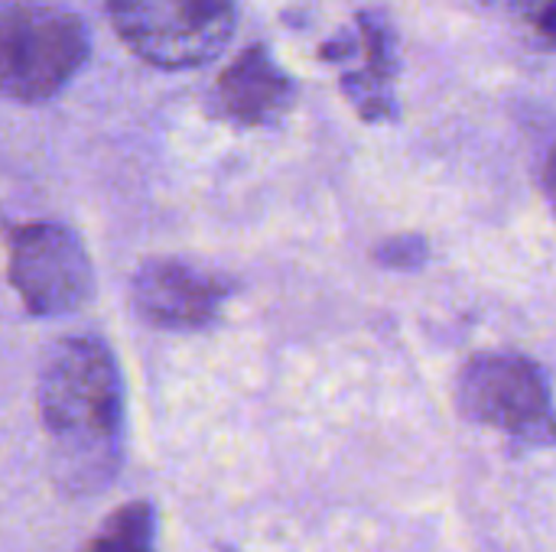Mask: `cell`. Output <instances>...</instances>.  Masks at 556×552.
<instances>
[{
    "label": "cell",
    "mask_w": 556,
    "mask_h": 552,
    "mask_svg": "<svg viewBox=\"0 0 556 552\" xmlns=\"http://www.w3.org/2000/svg\"><path fill=\"white\" fill-rule=\"evenodd\" d=\"M36 407L59 485L75 495L104 488L124 442V384L111 348L91 335L55 342L39 368Z\"/></svg>",
    "instance_id": "6da1fadb"
},
{
    "label": "cell",
    "mask_w": 556,
    "mask_h": 552,
    "mask_svg": "<svg viewBox=\"0 0 556 552\" xmlns=\"http://www.w3.org/2000/svg\"><path fill=\"white\" fill-rule=\"evenodd\" d=\"M88 59L85 23L39 0H7L0 13L3 91L13 101L39 104L55 98Z\"/></svg>",
    "instance_id": "7a4b0ae2"
},
{
    "label": "cell",
    "mask_w": 556,
    "mask_h": 552,
    "mask_svg": "<svg viewBox=\"0 0 556 552\" xmlns=\"http://www.w3.org/2000/svg\"><path fill=\"white\" fill-rule=\"evenodd\" d=\"M121 42L156 68H195L235 33V0H108Z\"/></svg>",
    "instance_id": "3957f363"
},
{
    "label": "cell",
    "mask_w": 556,
    "mask_h": 552,
    "mask_svg": "<svg viewBox=\"0 0 556 552\" xmlns=\"http://www.w3.org/2000/svg\"><path fill=\"white\" fill-rule=\"evenodd\" d=\"M459 407L472 423L531 446H556V410L538 364L521 355H476L459 374Z\"/></svg>",
    "instance_id": "277c9868"
},
{
    "label": "cell",
    "mask_w": 556,
    "mask_h": 552,
    "mask_svg": "<svg viewBox=\"0 0 556 552\" xmlns=\"http://www.w3.org/2000/svg\"><path fill=\"white\" fill-rule=\"evenodd\" d=\"M10 283L20 303L39 316H68L94 293V270L81 238L59 221H26L7 241Z\"/></svg>",
    "instance_id": "5b68a950"
},
{
    "label": "cell",
    "mask_w": 556,
    "mask_h": 552,
    "mask_svg": "<svg viewBox=\"0 0 556 552\" xmlns=\"http://www.w3.org/2000/svg\"><path fill=\"white\" fill-rule=\"evenodd\" d=\"M228 293L231 283L225 277L169 257L147 260L130 283V299L137 312L169 332L205 329L208 322H215Z\"/></svg>",
    "instance_id": "8992f818"
},
{
    "label": "cell",
    "mask_w": 556,
    "mask_h": 552,
    "mask_svg": "<svg viewBox=\"0 0 556 552\" xmlns=\"http://www.w3.org/2000/svg\"><path fill=\"white\" fill-rule=\"evenodd\" d=\"M293 81L264 46L244 49L215 81L212 111L238 127L280 120L293 104Z\"/></svg>",
    "instance_id": "52a82bcc"
},
{
    "label": "cell",
    "mask_w": 556,
    "mask_h": 552,
    "mask_svg": "<svg viewBox=\"0 0 556 552\" xmlns=\"http://www.w3.org/2000/svg\"><path fill=\"white\" fill-rule=\"evenodd\" d=\"M362 26V42H365V72L358 75H345L342 85L349 91V98L355 101V107L362 111V117L378 120V117H391L394 114V52L388 42V29L365 16L358 20Z\"/></svg>",
    "instance_id": "ba28073f"
},
{
    "label": "cell",
    "mask_w": 556,
    "mask_h": 552,
    "mask_svg": "<svg viewBox=\"0 0 556 552\" xmlns=\"http://www.w3.org/2000/svg\"><path fill=\"white\" fill-rule=\"evenodd\" d=\"M81 552H156V514L147 501L117 508Z\"/></svg>",
    "instance_id": "9c48e42d"
},
{
    "label": "cell",
    "mask_w": 556,
    "mask_h": 552,
    "mask_svg": "<svg viewBox=\"0 0 556 552\" xmlns=\"http://www.w3.org/2000/svg\"><path fill=\"white\" fill-rule=\"evenodd\" d=\"M515 16L547 46H556V0H511Z\"/></svg>",
    "instance_id": "30bf717a"
},
{
    "label": "cell",
    "mask_w": 556,
    "mask_h": 552,
    "mask_svg": "<svg viewBox=\"0 0 556 552\" xmlns=\"http://www.w3.org/2000/svg\"><path fill=\"white\" fill-rule=\"evenodd\" d=\"M427 257V241L417 234H404V238H391L381 251L378 260L384 267H420Z\"/></svg>",
    "instance_id": "8fae6325"
},
{
    "label": "cell",
    "mask_w": 556,
    "mask_h": 552,
    "mask_svg": "<svg viewBox=\"0 0 556 552\" xmlns=\"http://www.w3.org/2000/svg\"><path fill=\"white\" fill-rule=\"evenodd\" d=\"M544 185H547V195H551V202H554V208H556V150L551 153V159H547V169H544Z\"/></svg>",
    "instance_id": "7c38bea8"
}]
</instances>
